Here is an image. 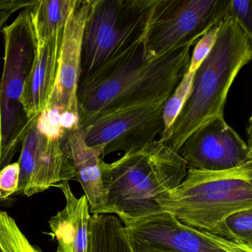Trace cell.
Returning <instances> with one entry per match:
<instances>
[{
	"label": "cell",
	"mask_w": 252,
	"mask_h": 252,
	"mask_svg": "<svg viewBox=\"0 0 252 252\" xmlns=\"http://www.w3.org/2000/svg\"><path fill=\"white\" fill-rule=\"evenodd\" d=\"M88 252H134L122 221L109 214L91 215Z\"/></svg>",
	"instance_id": "16"
},
{
	"label": "cell",
	"mask_w": 252,
	"mask_h": 252,
	"mask_svg": "<svg viewBox=\"0 0 252 252\" xmlns=\"http://www.w3.org/2000/svg\"><path fill=\"white\" fill-rule=\"evenodd\" d=\"M134 252H252V247L182 223L161 212L124 225Z\"/></svg>",
	"instance_id": "9"
},
{
	"label": "cell",
	"mask_w": 252,
	"mask_h": 252,
	"mask_svg": "<svg viewBox=\"0 0 252 252\" xmlns=\"http://www.w3.org/2000/svg\"><path fill=\"white\" fill-rule=\"evenodd\" d=\"M64 29L59 31L37 46L34 64L26 85L23 99L26 114L32 122L46 109L54 91Z\"/></svg>",
	"instance_id": "14"
},
{
	"label": "cell",
	"mask_w": 252,
	"mask_h": 252,
	"mask_svg": "<svg viewBox=\"0 0 252 252\" xmlns=\"http://www.w3.org/2000/svg\"><path fill=\"white\" fill-rule=\"evenodd\" d=\"M228 14L252 35V0H231Z\"/></svg>",
	"instance_id": "23"
},
{
	"label": "cell",
	"mask_w": 252,
	"mask_h": 252,
	"mask_svg": "<svg viewBox=\"0 0 252 252\" xmlns=\"http://www.w3.org/2000/svg\"><path fill=\"white\" fill-rule=\"evenodd\" d=\"M10 203H13V200H11V199L9 200H5V201L0 200V206H6Z\"/></svg>",
	"instance_id": "26"
},
{
	"label": "cell",
	"mask_w": 252,
	"mask_h": 252,
	"mask_svg": "<svg viewBox=\"0 0 252 252\" xmlns=\"http://www.w3.org/2000/svg\"><path fill=\"white\" fill-rule=\"evenodd\" d=\"M37 119V118H36ZM32 124L21 146L17 194L31 197L63 181H76L73 162L64 147L65 138H51Z\"/></svg>",
	"instance_id": "10"
},
{
	"label": "cell",
	"mask_w": 252,
	"mask_h": 252,
	"mask_svg": "<svg viewBox=\"0 0 252 252\" xmlns=\"http://www.w3.org/2000/svg\"><path fill=\"white\" fill-rule=\"evenodd\" d=\"M36 1L37 0H0V11L11 8L24 9L34 5Z\"/></svg>",
	"instance_id": "24"
},
{
	"label": "cell",
	"mask_w": 252,
	"mask_h": 252,
	"mask_svg": "<svg viewBox=\"0 0 252 252\" xmlns=\"http://www.w3.org/2000/svg\"><path fill=\"white\" fill-rule=\"evenodd\" d=\"M194 74V73L187 71L179 85L165 103L163 109V120L164 125V130L163 132L170 128L179 114L183 106L185 104L191 91Z\"/></svg>",
	"instance_id": "20"
},
{
	"label": "cell",
	"mask_w": 252,
	"mask_h": 252,
	"mask_svg": "<svg viewBox=\"0 0 252 252\" xmlns=\"http://www.w3.org/2000/svg\"><path fill=\"white\" fill-rule=\"evenodd\" d=\"M252 58V35L227 14L218 26L209 56L196 70L189 95L169 129L159 141L178 153L183 143L201 126L223 117L231 85Z\"/></svg>",
	"instance_id": "3"
},
{
	"label": "cell",
	"mask_w": 252,
	"mask_h": 252,
	"mask_svg": "<svg viewBox=\"0 0 252 252\" xmlns=\"http://www.w3.org/2000/svg\"><path fill=\"white\" fill-rule=\"evenodd\" d=\"M156 0H91L82 40L80 79L144 39Z\"/></svg>",
	"instance_id": "6"
},
{
	"label": "cell",
	"mask_w": 252,
	"mask_h": 252,
	"mask_svg": "<svg viewBox=\"0 0 252 252\" xmlns=\"http://www.w3.org/2000/svg\"><path fill=\"white\" fill-rule=\"evenodd\" d=\"M15 220L0 210V252H36Z\"/></svg>",
	"instance_id": "19"
},
{
	"label": "cell",
	"mask_w": 252,
	"mask_h": 252,
	"mask_svg": "<svg viewBox=\"0 0 252 252\" xmlns=\"http://www.w3.org/2000/svg\"><path fill=\"white\" fill-rule=\"evenodd\" d=\"M217 235L252 247V209L237 211L227 216L220 225Z\"/></svg>",
	"instance_id": "18"
},
{
	"label": "cell",
	"mask_w": 252,
	"mask_h": 252,
	"mask_svg": "<svg viewBox=\"0 0 252 252\" xmlns=\"http://www.w3.org/2000/svg\"><path fill=\"white\" fill-rule=\"evenodd\" d=\"M220 24V23H219ZM218 26H214L203 37L196 43L193 51L192 57L190 59L188 70L190 73H195L196 70L201 65L203 62L209 56L216 42L218 37Z\"/></svg>",
	"instance_id": "21"
},
{
	"label": "cell",
	"mask_w": 252,
	"mask_h": 252,
	"mask_svg": "<svg viewBox=\"0 0 252 252\" xmlns=\"http://www.w3.org/2000/svg\"><path fill=\"white\" fill-rule=\"evenodd\" d=\"M169 98L95 113L79 123L82 138L103 158L141 148L164 130L163 109Z\"/></svg>",
	"instance_id": "8"
},
{
	"label": "cell",
	"mask_w": 252,
	"mask_h": 252,
	"mask_svg": "<svg viewBox=\"0 0 252 252\" xmlns=\"http://www.w3.org/2000/svg\"><path fill=\"white\" fill-rule=\"evenodd\" d=\"M178 154L188 169L222 171L252 160V147L226 123L223 116L191 133Z\"/></svg>",
	"instance_id": "11"
},
{
	"label": "cell",
	"mask_w": 252,
	"mask_h": 252,
	"mask_svg": "<svg viewBox=\"0 0 252 252\" xmlns=\"http://www.w3.org/2000/svg\"><path fill=\"white\" fill-rule=\"evenodd\" d=\"M55 187L63 191L66 200L64 209L49 220L50 234L57 241L56 252H88L91 214L86 196L76 197L68 181Z\"/></svg>",
	"instance_id": "13"
},
{
	"label": "cell",
	"mask_w": 252,
	"mask_h": 252,
	"mask_svg": "<svg viewBox=\"0 0 252 252\" xmlns=\"http://www.w3.org/2000/svg\"><path fill=\"white\" fill-rule=\"evenodd\" d=\"M20 166L19 161L11 163L0 170V200H9L17 194L20 184Z\"/></svg>",
	"instance_id": "22"
},
{
	"label": "cell",
	"mask_w": 252,
	"mask_h": 252,
	"mask_svg": "<svg viewBox=\"0 0 252 252\" xmlns=\"http://www.w3.org/2000/svg\"><path fill=\"white\" fill-rule=\"evenodd\" d=\"M64 147L74 166L76 181L82 186L88 199L90 212L91 215H97L105 204L101 166L102 155L85 144L79 129L69 132Z\"/></svg>",
	"instance_id": "15"
},
{
	"label": "cell",
	"mask_w": 252,
	"mask_h": 252,
	"mask_svg": "<svg viewBox=\"0 0 252 252\" xmlns=\"http://www.w3.org/2000/svg\"><path fill=\"white\" fill-rule=\"evenodd\" d=\"M101 166L105 204L97 215H116L124 225L161 212L158 197L178 187L188 170L178 153L159 140Z\"/></svg>",
	"instance_id": "2"
},
{
	"label": "cell",
	"mask_w": 252,
	"mask_h": 252,
	"mask_svg": "<svg viewBox=\"0 0 252 252\" xmlns=\"http://www.w3.org/2000/svg\"><path fill=\"white\" fill-rule=\"evenodd\" d=\"M230 1L156 0L143 40L147 60L197 43L228 14Z\"/></svg>",
	"instance_id": "7"
},
{
	"label": "cell",
	"mask_w": 252,
	"mask_h": 252,
	"mask_svg": "<svg viewBox=\"0 0 252 252\" xmlns=\"http://www.w3.org/2000/svg\"><path fill=\"white\" fill-rule=\"evenodd\" d=\"M30 7L22 10L13 23L2 29L4 64L0 79V170L11 163L34 122L29 120L23 104L26 85L37 51Z\"/></svg>",
	"instance_id": "5"
},
{
	"label": "cell",
	"mask_w": 252,
	"mask_h": 252,
	"mask_svg": "<svg viewBox=\"0 0 252 252\" xmlns=\"http://www.w3.org/2000/svg\"><path fill=\"white\" fill-rule=\"evenodd\" d=\"M36 252H42V251L39 248L36 247Z\"/></svg>",
	"instance_id": "27"
},
{
	"label": "cell",
	"mask_w": 252,
	"mask_h": 252,
	"mask_svg": "<svg viewBox=\"0 0 252 252\" xmlns=\"http://www.w3.org/2000/svg\"><path fill=\"white\" fill-rule=\"evenodd\" d=\"M156 203L182 223L217 235L227 216L252 209V160L227 170L188 169L181 184Z\"/></svg>",
	"instance_id": "4"
},
{
	"label": "cell",
	"mask_w": 252,
	"mask_h": 252,
	"mask_svg": "<svg viewBox=\"0 0 252 252\" xmlns=\"http://www.w3.org/2000/svg\"><path fill=\"white\" fill-rule=\"evenodd\" d=\"M143 40L79 80V123L99 112L172 95L188 70L191 47H181L149 60Z\"/></svg>",
	"instance_id": "1"
},
{
	"label": "cell",
	"mask_w": 252,
	"mask_h": 252,
	"mask_svg": "<svg viewBox=\"0 0 252 252\" xmlns=\"http://www.w3.org/2000/svg\"><path fill=\"white\" fill-rule=\"evenodd\" d=\"M91 3V0H77L64 26L57 79L45 110L79 114L76 94L80 80L84 31Z\"/></svg>",
	"instance_id": "12"
},
{
	"label": "cell",
	"mask_w": 252,
	"mask_h": 252,
	"mask_svg": "<svg viewBox=\"0 0 252 252\" xmlns=\"http://www.w3.org/2000/svg\"><path fill=\"white\" fill-rule=\"evenodd\" d=\"M17 11H19L17 8H11V9L0 11V33H2V29L5 27L7 22L9 20L11 15Z\"/></svg>",
	"instance_id": "25"
},
{
	"label": "cell",
	"mask_w": 252,
	"mask_h": 252,
	"mask_svg": "<svg viewBox=\"0 0 252 252\" xmlns=\"http://www.w3.org/2000/svg\"><path fill=\"white\" fill-rule=\"evenodd\" d=\"M77 0H37L30 7L32 26L38 45L63 29Z\"/></svg>",
	"instance_id": "17"
}]
</instances>
